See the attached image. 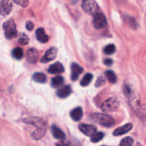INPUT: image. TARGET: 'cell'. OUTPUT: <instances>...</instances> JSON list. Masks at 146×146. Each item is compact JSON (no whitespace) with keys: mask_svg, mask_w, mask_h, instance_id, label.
<instances>
[{"mask_svg":"<svg viewBox=\"0 0 146 146\" xmlns=\"http://www.w3.org/2000/svg\"><path fill=\"white\" fill-rule=\"evenodd\" d=\"M90 119L104 127L109 128L115 123L113 118L106 113H94L90 115Z\"/></svg>","mask_w":146,"mask_h":146,"instance_id":"6da1fadb","label":"cell"},{"mask_svg":"<svg viewBox=\"0 0 146 146\" xmlns=\"http://www.w3.org/2000/svg\"><path fill=\"white\" fill-rule=\"evenodd\" d=\"M57 146H68V144L64 143H60L57 144Z\"/></svg>","mask_w":146,"mask_h":146,"instance_id":"1f68e13d","label":"cell"},{"mask_svg":"<svg viewBox=\"0 0 146 146\" xmlns=\"http://www.w3.org/2000/svg\"><path fill=\"white\" fill-rule=\"evenodd\" d=\"M81 7L84 12L89 15H93L99 11V7L95 0H82Z\"/></svg>","mask_w":146,"mask_h":146,"instance_id":"3957f363","label":"cell"},{"mask_svg":"<svg viewBox=\"0 0 146 146\" xmlns=\"http://www.w3.org/2000/svg\"><path fill=\"white\" fill-rule=\"evenodd\" d=\"M34 24H33L31 21H27V24H26V28H27L29 31H31V30L34 29Z\"/></svg>","mask_w":146,"mask_h":146,"instance_id":"f546056e","label":"cell"},{"mask_svg":"<svg viewBox=\"0 0 146 146\" xmlns=\"http://www.w3.org/2000/svg\"><path fill=\"white\" fill-rule=\"evenodd\" d=\"M38 58V51L36 48H31L27 51V59L30 64H35Z\"/></svg>","mask_w":146,"mask_h":146,"instance_id":"8fae6325","label":"cell"},{"mask_svg":"<svg viewBox=\"0 0 146 146\" xmlns=\"http://www.w3.org/2000/svg\"><path fill=\"white\" fill-rule=\"evenodd\" d=\"M71 79L72 81H76L78 79V76L82 72L84 71L82 67L79 66L78 64H76V63H73L71 66Z\"/></svg>","mask_w":146,"mask_h":146,"instance_id":"30bf717a","label":"cell"},{"mask_svg":"<svg viewBox=\"0 0 146 146\" xmlns=\"http://www.w3.org/2000/svg\"><path fill=\"white\" fill-rule=\"evenodd\" d=\"M115 51H116V48L113 44H109V45L106 46L104 48V52L107 55H112L115 52Z\"/></svg>","mask_w":146,"mask_h":146,"instance_id":"484cf974","label":"cell"},{"mask_svg":"<svg viewBox=\"0 0 146 146\" xmlns=\"http://www.w3.org/2000/svg\"><path fill=\"white\" fill-rule=\"evenodd\" d=\"M64 79L62 76H55L51 79V86L54 88H57L59 87L64 84Z\"/></svg>","mask_w":146,"mask_h":146,"instance_id":"44dd1931","label":"cell"},{"mask_svg":"<svg viewBox=\"0 0 146 146\" xmlns=\"http://www.w3.org/2000/svg\"><path fill=\"white\" fill-rule=\"evenodd\" d=\"M78 128L81 133L86 135V136L91 137L96 132V128L93 125H88V124L81 123L78 125Z\"/></svg>","mask_w":146,"mask_h":146,"instance_id":"9c48e42d","label":"cell"},{"mask_svg":"<svg viewBox=\"0 0 146 146\" xmlns=\"http://www.w3.org/2000/svg\"><path fill=\"white\" fill-rule=\"evenodd\" d=\"M36 39L38 40L39 42L45 44L47 43L48 41V36L45 33V31L43 28H38L36 31Z\"/></svg>","mask_w":146,"mask_h":146,"instance_id":"5bb4252c","label":"cell"},{"mask_svg":"<svg viewBox=\"0 0 146 146\" xmlns=\"http://www.w3.org/2000/svg\"><path fill=\"white\" fill-rule=\"evenodd\" d=\"M29 41V39L28 36L25 34H24V33H21L19 36L18 42L20 44H22V45H26V44H28Z\"/></svg>","mask_w":146,"mask_h":146,"instance_id":"4316f807","label":"cell"},{"mask_svg":"<svg viewBox=\"0 0 146 146\" xmlns=\"http://www.w3.org/2000/svg\"><path fill=\"white\" fill-rule=\"evenodd\" d=\"M104 133L102 132H96L95 133L91 136V141L92 143H98L104 138Z\"/></svg>","mask_w":146,"mask_h":146,"instance_id":"603a6c76","label":"cell"},{"mask_svg":"<svg viewBox=\"0 0 146 146\" xmlns=\"http://www.w3.org/2000/svg\"><path fill=\"white\" fill-rule=\"evenodd\" d=\"M57 55V48L56 47H51L46 51L44 56L41 58V63H48L56 58Z\"/></svg>","mask_w":146,"mask_h":146,"instance_id":"ba28073f","label":"cell"},{"mask_svg":"<svg viewBox=\"0 0 146 146\" xmlns=\"http://www.w3.org/2000/svg\"><path fill=\"white\" fill-rule=\"evenodd\" d=\"M64 71V66L60 62H56L55 64H52L49 66L48 69V72L51 74H61Z\"/></svg>","mask_w":146,"mask_h":146,"instance_id":"4fadbf2b","label":"cell"},{"mask_svg":"<svg viewBox=\"0 0 146 146\" xmlns=\"http://www.w3.org/2000/svg\"><path fill=\"white\" fill-rule=\"evenodd\" d=\"M104 64L108 66H111L113 64V60L111 58H107V59L104 60Z\"/></svg>","mask_w":146,"mask_h":146,"instance_id":"4dcf8cb0","label":"cell"},{"mask_svg":"<svg viewBox=\"0 0 146 146\" xmlns=\"http://www.w3.org/2000/svg\"><path fill=\"white\" fill-rule=\"evenodd\" d=\"M119 107V102L115 98H109L101 104V108L104 112H113L116 111Z\"/></svg>","mask_w":146,"mask_h":146,"instance_id":"277c9868","label":"cell"},{"mask_svg":"<svg viewBox=\"0 0 146 146\" xmlns=\"http://www.w3.org/2000/svg\"><path fill=\"white\" fill-rule=\"evenodd\" d=\"M11 55H12L13 58H14L15 59L21 60L24 56V51H23L22 48H21L20 47H17V48L13 49Z\"/></svg>","mask_w":146,"mask_h":146,"instance_id":"ffe728a7","label":"cell"},{"mask_svg":"<svg viewBox=\"0 0 146 146\" xmlns=\"http://www.w3.org/2000/svg\"><path fill=\"white\" fill-rule=\"evenodd\" d=\"M51 133L53 136L58 140H64L66 138V135L59 128H58L56 125H52L51 128Z\"/></svg>","mask_w":146,"mask_h":146,"instance_id":"2e32d148","label":"cell"},{"mask_svg":"<svg viewBox=\"0 0 146 146\" xmlns=\"http://www.w3.org/2000/svg\"><path fill=\"white\" fill-rule=\"evenodd\" d=\"M70 116L74 121H79L83 116V109L81 107H77L70 113Z\"/></svg>","mask_w":146,"mask_h":146,"instance_id":"e0dca14e","label":"cell"},{"mask_svg":"<svg viewBox=\"0 0 146 146\" xmlns=\"http://www.w3.org/2000/svg\"><path fill=\"white\" fill-rule=\"evenodd\" d=\"M106 82V80L104 77L101 76V77H98V80H97L96 83V87H99L101 86L104 85Z\"/></svg>","mask_w":146,"mask_h":146,"instance_id":"f1b7e54d","label":"cell"},{"mask_svg":"<svg viewBox=\"0 0 146 146\" xmlns=\"http://www.w3.org/2000/svg\"><path fill=\"white\" fill-rule=\"evenodd\" d=\"M106 76L108 78V81L111 84H115L117 82V77L115 73L112 71H107L106 72Z\"/></svg>","mask_w":146,"mask_h":146,"instance_id":"cb8c5ba5","label":"cell"},{"mask_svg":"<svg viewBox=\"0 0 146 146\" xmlns=\"http://www.w3.org/2000/svg\"><path fill=\"white\" fill-rule=\"evenodd\" d=\"M93 23H94V26L96 29H101L104 28L106 26L107 19L103 13L98 11L94 15Z\"/></svg>","mask_w":146,"mask_h":146,"instance_id":"5b68a950","label":"cell"},{"mask_svg":"<svg viewBox=\"0 0 146 146\" xmlns=\"http://www.w3.org/2000/svg\"><path fill=\"white\" fill-rule=\"evenodd\" d=\"M33 80L37 83L40 84H45L47 81L46 76L43 73H35L32 76Z\"/></svg>","mask_w":146,"mask_h":146,"instance_id":"d6986e66","label":"cell"},{"mask_svg":"<svg viewBox=\"0 0 146 146\" xmlns=\"http://www.w3.org/2000/svg\"><path fill=\"white\" fill-rule=\"evenodd\" d=\"M46 131V128H36L34 132L31 133V138L34 140H40L41 138L44 137L45 135Z\"/></svg>","mask_w":146,"mask_h":146,"instance_id":"ac0fdd59","label":"cell"},{"mask_svg":"<svg viewBox=\"0 0 146 146\" xmlns=\"http://www.w3.org/2000/svg\"><path fill=\"white\" fill-rule=\"evenodd\" d=\"M71 92H72V90H71V86H66L56 91V95L58 98H66L71 94Z\"/></svg>","mask_w":146,"mask_h":146,"instance_id":"9a60e30c","label":"cell"},{"mask_svg":"<svg viewBox=\"0 0 146 146\" xmlns=\"http://www.w3.org/2000/svg\"><path fill=\"white\" fill-rule=\"evenodd\" d=\"M133 128V125L131 123H127L123 126L119 127L113 131V135L115 136H121V135L126 134L131 131Z\"/></svg>","mask_w":146,"mask_h":146,"instance_id":"7c38bea8","label":"cell"},{"mask_svg":"<svg viewBox=\"0 0 146 146\" xmlns=\"http://www.w3.org/2000/svg\"><path fill=\"white\" fill-rule=\"evenodd\" d=\"M3 29L4 30L5 37L7 39H11L17 36V29L15 22L12 19L7 20L3 24Z\"/></svg>","mask_w":146,"mask_h":146,"instance_id":"7a4b0ae2","label":"cell"},{"mask_svg":"<svg viewBox=\"0 0 146 146\" xmlns=\"http://www.w3.org/2000/svg\"><path fill=\"white\" fill-rule=\"evenodd\" d=\"M93 79V75L90 73H88V74H86L84 76V78H82V80L80 82V84H81V86H87L90 84V83L91 82Z\"/></svg>","mask_w":146,"mask_h":146,"instance_id":"7402d4cb","label":"cell"},{"mask_svg":"<svg viewBox=\"0 0 146 146\" xmlns=\"http://www.w3.org/2000/svg\"><path fill=\"white\" fill-rule=\"evenodd\" d=\"M12 3L10 0H1L0 1V14L2 16H7L11 12Z\"/></svg>","mask_w":146,"mask_h":146,"instance_id":"52a82bcc","label":"cell"},{"mask_svg":"<svg viewBox=\"0 0 146 146\" xmlns=\"http://www.w3.org/2000/svg\"><path fill=\"white\" fill-rule=\"evenodd\" d=\"M13 1L22 7H27L29 4V0H13Z\"/></svg>","mask_w":146,"mask_h":146,"instance_id":"83f0119b","label":"cell"},{"mask_svg":"<svg viewBox=\"0 0 146 146\" xmlns=\"http://www.w3.org/2000/svg\"><path fill=\"white\" fill-rule=\"evenodd\" d=\"M25 123L29 124L35 126L36 128H46V122L43 118H37V117H32V118H25L23 120Z\"/></svg>","mask_w":146,"mask_h":146,"instance_id":"8992f818","label":"cell"},{"mask_svg":"<svg viewBox=\"0 0 146 146\" xmlns=\"http://www.w3.org/2000/svg\"><path fill=\"white\" fill-rule=\"evenodd\" d=\"M134 143L133 138L131 137H125L120 143V146H133Z\"/></svg>","mask_w":146,"mask_h":146,"instance_id":"d4e9b609","label":"cell"},{"mask_svg":"<svg viewBox=\"0 0 146 146\" xmlns=\"http://www.w3.org/2000/svg\"><path fill=\"white\" fill-rule=\"evenodd\" d=\"M117 1H118V2H120V1H123V0H117Z\"/></svg>","mask_w":146,"mask_h":146,"instance_id":"d6a6232c","label":"cell"}]
</instances>
